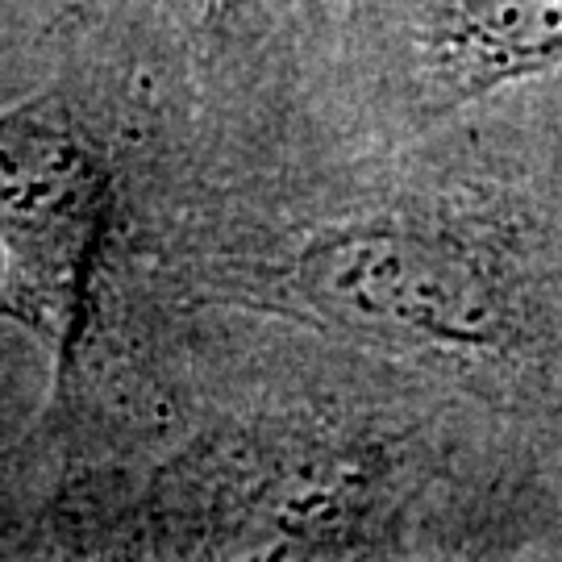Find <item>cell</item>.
<instances>
[{
	"label": "cell",
	"mask_w": 562,
	"mask_h": 562,
	"mask_svg": "<svg viewBox=\"0 0 562 562\" xmlns=\"http://www.w3.org/2000/svg\"><path fill=\"white\" fill-rule=\"evenodd\" d=\"M130 446L63 475L50 559H562V459L521 425L304 325L162 301Z\"/></svg>",
	"instance_id": "obj_1"
},
{
	"label": "cell",
	"mask_w": 562,
	"mask_h": 562,
	"mask_svg": "<svg viewBox=\"0 0 562 562\" xmlns=\"http://www.w3.org/2000/svg\"><path fill=\"white\" fill-rule=\"evenodd\" d=\"M142 250L159 301L359 346L562 459V80L401 142L162 176Z\"/></svg>",
	"instance_id": "obj_2"
},
{
	"label": "cell",
	"mask_w": 562,
	"mask_h": 562,
	"mask_svg": "<svg viewBox=\"0 0 562 562\" xmlns=\"http://www.w3.org/2000/svg\"><path fill=\"white\" fill-rule=\"evenodd\" d=\"M142 229L134 162L71 88L0 109V317L50 362L46 425L80 417L104 288Z\"/></svg>",
	"instance_id": "obj_3"
},
{
	"label": "cell",
	"mask_w": 562,
	"mask_h": 562,
	"mask_svg": "<svg viewBox=\"0 0 562 562\" xmlns=\"http://www.w3.org/2000/svg\"><path fill=\"white\" fill-rule=\"evenodd\" d=\"M562 80V0H329L325 146L413 138Z\"/></svg>",
	"instance_id": "obj_4"
},
{
	"label": "cell",
	"mask_w": 562,
	"mask_h": 562,
	"mask_svg": "<svg viewBox=\"0 0 562 562\" xmlns=\"http://www.w3.org/2000/svg\"><path fill=\"white\" fill-rule=\"evenodd\" d=\"M162 117L204 171H238L325 142L329 0H146Z\"/></svg>",
	"instance_id": "obj_5"
}]
</instances>
